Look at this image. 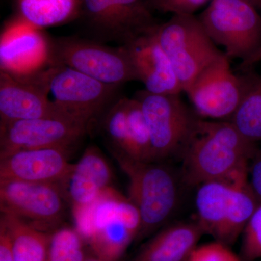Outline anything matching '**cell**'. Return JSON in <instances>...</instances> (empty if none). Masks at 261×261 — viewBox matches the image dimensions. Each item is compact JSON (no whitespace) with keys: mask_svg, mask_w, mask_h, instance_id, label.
Here are the masks:
<instances>
[{"mask_svg":"<svg viewBox=\"0 0 261 261\" xmlns=\"http://www.w3.org/2000/svg\"><path fill=\"white\" fill-rule=\"evenodd\" d=\"M84 261H102L100 259L98 258V257L94 256V255H92V256H89L87 257Z\"/></svg>","mask_w":261,"mask_h":261,"instance_id":"d6a6232c","label":"cell"},{"mask_svg":"<svg viewBox=\"0 0 261 261\" xmlns=\"http://www.w3.org/2000/svg\"><path fill=\"white\" fill-rule=\"evenodd\" d=\"M82 0H17L20 18L37 28L54 27L80 14Z\"/></svg>","mask_w":261,"mask_h":261,"instance_id":"44dd1931","label":"cell"},{"mask_svg":"<svg viewBox=\"0 0 261 261\" xmlns=\"http://www.w3.org/2000/svg\"><path fill=\"white\" fill-rule=\"evenodd\" d=\"M128 118L129 149L128 154L124 157L141 162H152L154 161L153 149L148 127L140 102L135 97L128 98Z\"/></svg>","mask_w":261,"mask_h":261,"instance_id":"603a6c76","label":"cell"},{"mask_svg":"<svg viewBox=\"0 0 261 261\" xmlns=\"http://www.w3.org/2000/svg\"><path fill=\"white\" fill-rule=\"evenodd\" d=\"M243 93L229 121L246 140L261 145V76L251 68L241 74Z\"/></svg>","mask_w":261,"mask_h":261,"instance_id":"d6986e66","label":"cell"},{"mask_svg":"<svg viewBox=\"0 0 261 261\" xmlns=\"http://www.w3.org/2000/svg\"><path fill=\"white\" fill-rule=\"evenodd\" d=\"M258 147L230 121L200 119L181 157V180L188 186L198 187L207 181L232 179L248 170Z\"/></svg>","mask_w":261,"mask_h":261,"instance_id":"6da1fadb","label":"cell"},{"mask_svg":"<svg viewBox=\"0 0 261 261\" xmlns=\"http://www.w3.org/2000/svg\"><path fill=\"white\" fill-rule=\"evenodd\" d=\"M81 13L99 36L118 41L123 45L124 38L115 0H82Z\"/></svg>","mask_w":261,"mask_h":261,"instance_id":"7402d4cb","label":"cell"},{"mask_svg":"<svg viewBox=\"0 0 261 261\" xmlns=\"http://www.w3.org/2000/svg\"><path fill=\"white\" fill-rule=\"evenodd\" d=\"M85 243L75 228L61 226L51 233L44 261H84L88 257Z\"/></svg>","mask_w":261,"mask_h":261,"instance_id":"d4e9b609","label":"cell"},{"mask_svg":"<svg viewBox=\"0 0 261 261\" xmlns=\"http://www.w3.org/2000/svg\"><path fill=\"white\" fill-rule=\"evenodd\" d=\"M0 224L9 233L15 261H44L51 233L44 232L16 216L1 213Z\"/></svg>","mask_w":261,"mask_h":261,"instance_id":"ffe728a7","label":"cell"},{"mask_svg":"<svg viewBox=\"0 0 261 261\" xmlns=\"http://www.w3.org/2000/svg\"><path fill=\"white\" fill-rule=\"evenodd\" d=\"M198 18L229 59L247 61L261 47V16L245 0H211Z\"/></svg>","mask_w":261,"mask_h":261,"instance_id":"ba28073f","label":"cell"},{"mask_svg":"<svg viewBox=\"0 0 261 261\" xmlns=\"http://www.w3.org/2000/svg\"><path fill=\"white\" fill-rule=\"evenodd\" d=\"M49 65H62L91 78L121 87L137 81L126 48H113L82 38L61 37L49 40Z\"/></svg>","mask_w":261,"mask_h":261,"instance_id":"52a82bcc","label":"cell"},{"mask_svg":"<svg viewBox=\"0 0 261 261\" xmlns=\"http://www.w3.org/2000/svg\"><path fill=\"white\" fill-rule=\"evenodd\" d=\"M50 102L87 127L115 101L118 87L108 85L62 65H49L32 75Z\"/></svg>","mask_w":261,"mask_h":261,"instance_id":"277c9868","label":"cell"},{"mask_svg":"<svg viewBox=\"0 0 261 261\" xmlns=\"http://www.w3.org/2000/svg\"><path fill=\"white\" fill-rule=\"evenodd\" d=\"M241 253L243 261L261 259V202L244 230Z\"/></svg>","mask_w":261,"mask_h":261,"instance_id":"484cf974","label":"cell"},{"mask_svg":"<svg viewBox=\"0 0 261 261\" xmlns=\"http://www.w3.org/2000/svg\"><path fill=\"white\" fill-rule=\"evenodd\" d=\"M113 171L102 152L89 146L61 187L73 216L89 207L112 187Z\"/></svg>","mask_w":261,"mask_h":261,"instance_id":"2e32d148","label":"cell"},{"mask_svg":"<svg viewBox=\"0 0 261 261\" xmlns=\"http://www.w3.org/2000/svg\"><path fill=\"white\" fill-rule=\"evenodd\" d=\"M134 97L140 102L148 127L154 161L181 157L200 118L179 94H152L145 89L136 92Z\"/></svg>","mask_w":261,"mask_h":261,"instance_id":"8992f818","label":"cell"},{"mask_svg":"<svg viewBox=\"0 0 261 261\" xmlns=\"http://www.w3.org/2000/svg\"><path fill=\"white\" fill-rule=\"evenodd\" d=\"M187 261H243L229 249V246L215 241L197 247Z\"/></svg>","mask_w":261,"mask_h":261,"instance_id":"4316f807","label":"cell"},{"mask_svg":"<svg viewBox=\"0 0 261 261\" xmlns=\"http://www.w3.org/2000/svg\"><path fill=\"white\" fill-rule=\"evenodd\" d=\"M69 152L61 148L23 149L0 158V181L60 185L74 166L68 161Z\"/></svg>","mask_w":261,"mask_h":261,"instance_id":"4fadbf2b","label":"cell"},{"mask_svg":"<svg viewBox=\"0 0 261 261\" xmlns=\"http://www.w3.org/2000/svg\"><path fill=\"white\" fill-rule=\"evenodd\" d=\"M245 1L255 7L258 11H261V0H245Z\"/></svg>","mask_w":261,"mask_h":261,"instance_id":"1f68e13d","label":"cell"},{"mask_svg":"<svg viewBox=\"0 0 261 261\" xmlns=\"http://www.w3.org/2000/svg\"><path fill=\"white\" fill-rule=\"evenodd\" d=\"M155 29L123 46L129 56L137 81L144 84L145 90L152 94H180L183 92L181 84L160 44Z\"/></svg>","mask_w":261,"mask_h":261,"instance_id":"5bb4252c","label":"cell"},{"mask_svg":"<svg viewBox=\"0 0 261 261\" xmlns=\"http://www.w3.org/2000/svg\"><path fill=\"white\" fill-rule=\"evenodd\" d=\"M103 129L112 146L113 154L126 156L130 141L128 98H119L108 108L103 118Z\"/></svg>","mask_w":261,"mask_h":261,"instance_id":"cb8c5ba5","label":"cell"},{"mask_svg":"<svg viewBox=\"0 0 261 261\" xmlns=\"http://www.w3.org/2000/svg\"><path fill=\"white\" fill-rule=\"evenodd\" d=\"M73 217L75 229L102 261H119L140 229L137 207L113 187Z\"/></svg>","mask_w":261,"mask_h":261,"instance_id":"7a4b0ae2","label":"cell"},{"mask_svg":"<svg viewBox=\"0 0 261 261\" xmlns=\"http://www.w3.org/2000/svg\"><path fill=\"white\" fill-rule=\"evenodd\" d=\"M186 93L199 116L229 121L243 97V80L233 73L224 53L201 72Z\"/></svg>","mask_w":261,"mask_h":261,"instance_id":"8fae6325","label":"cell"},{"mask_svg":"<svg viewBox=\"0 0 261 261\" xmlns=\"http://www.w3.org/2000/svg\"><path fill=\"white\" fill-rule=\"evenodd\" d=\"M0 40V71L28 77L49 65V40L20 17L5 27Z\"/></svg>","mask_w":261,"mask_h":261,"instance_id":"7c38bea8","label":"cell"},{"mask_svg":"<svg viewBox=\"0 0 261 261\" xmlns=\"http://www.w3.org/2000/svg\"><path fill=\"white\" fill-rule=\"evenodd\" d=\"M0 261H15L9 233L3 224H0Z\"/></svg>","mask_w":261,"mask_h":261,"instance_id":"f546056e","label":"cell"},{"mask_svg":"<svg viewBox=\"0 0 261 261\" xmlns=\"http://www.w3.org/2000/svg\"><path fill=\"white\" fill-rule=\"evenodd\" d=\"M66 202L59 185L0 181L1 213L13 215L44 232L63 226Z\"/></svg>","mask_w":261,"mask_h":261,"instance_id":"9c48e42d","label":"cell"},{"mask_svg":"<svg viewBox=\"0 0 261 261\" xmlns=\"http://www.w3.org/2000/svg\"><path fill=\"white\" fill-rule=\"evenodd\" d=\"M88 127L66 117H47L0 124V158L23 149L70 150Z\"/></svg>","mask_w":261,"mask_h":261,"instance_id":"30bf717a","label":"cell"},{"mask_svg":"<svg viewBox=\"0 0 261 261\" xmlns=\"http://www.w3.org/2000/svg\"><path fill=\"white\" fill-rule=\"evenodd\" d=\"M248 181L252 192L261 202V146H259L248 165Z\"/></svg>","mask_w":261,"mask_h":261,"instance_id":"f1b7e54d","label":"cell"},{"mask_svg":"<svg viewBox=\"0 0 261 261\" xmlns=\"http://www.w3.org/2000/svg\"><path fill=\"white\" fill-rule=\"evenodd\" d=\"M238 176L232 179L205 182L197 187L196 221L205 234L211 235L221 243L232 216L234 184Z\"/></svg>","mask_w":261,"mask_h":261,"instance_id":"e0dca14e","label":"cell"},{"mask_svg":"<svg viewBox=\"0 0 261 261\" xmlns=\"http://www.w3.org/2000/svg\"><path fill=\"white\" fill-rule=\"evenodd\" d=\"M261 61V47L256 51L254 53L251 57L247 61L243 62V65L242 66L243 67L244 69L247 70L249 68H252L253 65L255 63H258Z\"/></svg>","mask_w":261,"mask_h":261,"instance_id":"4dcf8cb0","label":"cell"},{"mask_svg":"<svg viewBox=\"0 0 261 261\" xmlns=\"http://www.w3.org/2000/svg\"><path fill=\"white\" fill-rule=\"evenodd\" d=\"M209 0H150V5L160 11L173 15H194Z\"/></svg>","mask_w":261,"mask_h":261,"instance_id":"83f0119b","label":"cell"},{"mask_svg":"<svg viewBox=\"0 0 261 261\" xmlns=\"http://www.w3.org/2000/svg\"><path fill=\"white\" fill-rule=\"evenodd\" d=\"M203 234L197 221L169 225L142 245L134 261H187Z\"/></svg>","mask_w":261,"mask_h":261,"instance_id":"ac0fdd59","label":"cell"},{"mask_svg":"<svg viewBox=\"0 0 261 261\" xmlns=\"http://www.w3.org/2000/svg\"><path fill=\"white\" fill-rule=\"evenodd\" d=\"M155 33L185 92L202 70L224 54L194 15H173L166 23L159 24Z\"/></svg>","mask_w":261,"mask_h":261,"instance_id":"5b68a950","label":"cell"},{"mask_svg":"<svg viewBox=\"0 0 261 261\" xmlns=\"http://www.w3.org/2000/svg\"><path fill=\"white\" fill-rule=\"evenodd\" d=\"M47 117L73 119L50 102L32 75L17 77L0 71V124Z\"/></svg>","mask_w":261,"mask_h":261,"instance_id":"9a60e30c","label":"cell"},{"mask_svg":"<svg viewBox=\"0 0 261 261\" xmlns=\"http://www.w3.org/2000/svg\"><path fill=\"white\" fill-rule=\"evenodd\" d=\"M128 179V198L140 213L141 224L136 241L157 232L177 207L178 178L166 162H141L113 154Z\"/></svg>","mask_w":261,"mask_h":261,"instance_id":"3957f363","label":"cell"}]
</instances>
